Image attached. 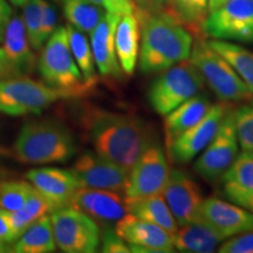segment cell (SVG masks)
Segmentation results:
<instances>
[{"label":"cell","mask_w":253,"mask_h":253,"mask_svg":"<svg viewBox=\"0 0 253 253\" xmlns=\"http://www.w3.org/2000/svg\"><path fill=\"white\" fill-rule=\"evenodd\" d=\"M33 185L25 181H7L0 183V209L14 212L24 207L32 192Z\"/></svg>","instance_id":"32"},{"label":"cell","mask_w":253,"mask_h":253,"mask_svg":"<svg viewBox=\"0 0 253 253\" xmlns=\"http://www.w3.org/2000/svg\"><path fill=\"white\" fill-rule=\"evenodd\" d=\"M229 109V104L223 101L212 104L201 121L176 137L167 148L170 160L178 164L189 163L194 160L214 137Z\"/></svg>","instance_id":"12"},{"label":"cell","mask_w":253,"mask_h":253,"mask_svg":"<svg viewBox=\"0 0 253 253\" xmlns=\"http://www.w3.org/2000/svg\"><path fill=\"white\" fill-rule=\"evenodd\" d=\"M204 79L191 61L171 66L151 82L148 101L158 115L166 116L204 88Z\"/></svg>","instance_id":"6"},{"label":"cell","mask_w":253,"mask_h":253,"mask_svg":"<svg viewBox=\"0 0 253 253\" xmlns=\"http://www.w3.org/2000/svg\"><path fill=\"white\" fill-rule=\"evenodd\" d=\"M48 1H50V2H59V1H61V0H48Z\"/></svg>","instance_id":"48"},{"label":"cell","mask_w":253,"mask_h":253,"mask_svg":"<svg viewBox=\"0 0 253 253\" xmlns=\"http://www.w3.org/2000/svg\"><path fill=\"white\" fill-rule=\"evenodd\" d=\"M114 7V13L118 15L135 14L137 9L136 0H112Z\"/></svg>","instance_id":"40"},{"label":"cell","mask_w":253,"mask_h":253,"mask_svg":"<svg viewBox=\"0 0 253 253\" xmlns=\"http://www.w3.org/2000/svg\"><path fill=\"white\" fill-rule=\"evenodd\" d=\"M135 14L140 23L138 66L142 73H161L190 58L194 45L191 33L167 9L137 7Z\"/></svg>","instance_id":"2"},{"label":"cell","mask_w":253,"mask_h":253,"mask_svg":"<svg viewBox=\"0 0 253 253\" xmlns=\"http://www.w3.org/2000/svg\"><path fill=\"white\" fill-rule=\"evenodd\" d=\"M166 8L176 20L198 36L209 14V0H168Z\"/></svg>","instance_id":"30"},{"label":"cell","mask_w":253,"mask_h":253,"mask_svg":"<svg viewBox=\"0 0 253 253\" xmlns=\"http://www.w3.org/2000/svg\"><path fill=\"white\" fill-rule=\"evenodd\" d=\"M143 1L145 5L141 6V7H160V6L167 4L168 0H143Z\"/></svg>","instance_id":"43"},{"label":"cell","mask_w":253,"mask_h":253,"mask_svg":"<svg viewBox=\"0 0 253 253\" xmlns=\"http://www.w3.org/2000/svg\"><path fill=\"white\" fill-rule=\"evenodd\" d=\"M69 207L82 211L103 227H112L128 213L122 194L84 186L73 196Z\"/></svg>","instance_id":"16"},{"label":"cell","mask_w":253,"mask_h":253,"mask_svg":"<svg viewBox=\"0 0 253 253\" xmlns=\"http://www.w3.org/2000/svg\"><path fill=\"white\" fill-rule=\"evenodd\" d=\"M170 169L161 145L153 143L136 160L129 170L126 197H144L162 194Z\"/></svg>","instance_id":"11"},{"label":"cell","mask_w":253,"mask_h":253,"mask_svg":"<svg viewBox=\"0 0 253 253\" xmlns=\"http://www.w3.org/2000/svg\"><path fill=\"white\" fill-rule=\"evenodd\" d=\"M211 106L212 104L207 95L198 93L166 115L164 134L167 148L176 137L201 121L210 110Z\"/></svg>","instance_id":"22"},{"label":"cell","mask_w":253,"mask_h":253,"mask_svg":"<svg viewBox=\"0 0 253 253\" xmlns=\"http://www.w3.org/2000/svg\"><path fill=\"white\" fill-rule=\"evenodd\" d=\"M17 240L13 224H12L11 212L0 209V243L5 245L13 244Z\"/></svg>","instance_id":"38"},{"label":"cell","mask_w":253,"mask_h":253,"mask_svg":"<svg viewBox=\"0 0 253 253\" xmlns=\"http://www.w3.org/2000/svg\"><path fill=\"white\" fill-rule=\"evenodd\" d=\"M2 49L6 58L17 72L19 77H28L36 69L38 61L28 40L25 25L20 14H12L6 27Z\"/></svg>","instance_id":"20"},{"label":"cell","mask_w":253,"mask_h":253,"mask_svg":"<svg viewBox=\"0 0 253 253\" xmlns=\"http://www.w3.org/2000/svg\"><path fill=\"white\" fill-rule=\"evenodd\" d=\"M7 1L11 2V5H13L14 7H23L30 0H7Z\"/></svg>","instance_id":"45"},{"label":"cell","mask_w":253,"mask_h":253,"mask_svg":"<svg viewBox=\"0 0 253 253\" xmlns=\"http://www.w3.org/2000/svg\"><path fill=\"white\" fill-rule=\"evenodd\" d=\"M14 154L21 163L26 164L65 163L77 154V142L61 122L32 120L19 131Z\"/></svg>","instance_id":"3"},{"label":"cell","mask_w":253,"mask_h":253,"mask_svg":"<svg viewBox=\"0 0 253 253\" xmlns=\"http://www.w3.org/2000/svg\"><path fill=\"white\" fill-rule=\"evenodd\" d=\"M66 28H67L73 58L81 71L87 86L94 90L99 82V74H97L96 65H95L93 52H91L90 41L87 39L86 33L73 27L72 25L68 24Z\"/></svg>","instance_id":"27"},{"label":"cell","mask_w":253,"mask_h":253,"mask_svg":"<svg viewBox=\"0 0 253 253\" xmlns=\"http://www.w3.org/2000/svg\"><path fill=\"white\" fill-rule=\"evenodd\" d=\"M54 210L55 208L42 195H40L34 189V191L32 192L30 198L24 204V207L19 209L18 211L11 212L12 224H13V229L15 236H17V239L32 224L36 223L37 220H39L43 216L52 213Z\"/></svg>","instance_id":"31"},{"label":"cell","mask_w":253,"mask_h":253,"mask_svg":"<svg viewBox=\"0 0 253 253\" xmlns=\"http://www.w3.org/2000/svg\"><path fill=\"white\" fill-rule=\"evenodd\" d=\"M223 237L201 218L181 226L172 235L173 249L183 253H211L217 250Z\"/></svg>","instance_id":"23"},{"label":"cell","mask_w":253,"mask_h":253,"mask_svg":"<svg viewBox=\"0 0 253 253\" xmlns=\"http://www.w3.org/2000/svg\"><path fill=\"white\" fill-rule=\"evenodd\" d=\"M101 252L104 253H129V248L115 230L112 227H103L101 231Z\"/></svg>","instance_id":"37"},{"label":"cell","mask_w":253,"mask_h":253,"mask_svg":"<svg viewBox=\"0 0 253 253\" xmlns=\"http://www.w3.org/2000/svg\"><path fill=\"white\" fill-rule=\"evenodd\" d=\"M71 171L84 188L109 190L125 194L129 170L100 156L95 151H86L78 157Z\"/></svg>","instance_id":"13"},{"label":"cell","mask_w":253,"mask_h":253,"mask_svg":"<svg viewBox=\"0 0 253 253\" xmlns=\"http://www.w3.org/2000/svg\"><path fill=\"white\" fill-rule=\"evenodd\" d=\"M227 0H209V12L214 11L218 7H220L221 5L225 4Z\"/></svg>","instance_id":"44"},{"label":"cell","mask_w":253,"mask_h":253,"mask_svg":"<svg viewBox=\"0 0 253 253\" xmlns=\"http://www.w3.org/2000/svg\"><path fill=\"white\" fill-rule=\"evenodd\" d=\"M233 122L239 147L253 151V106H242L233 110Z\"/></svg>","instance_id":"34"},{"label":"cell","mask_w":253,"mask_h":253,"mask_svg":"<svg viewBox=\"0 0 253 253\" xmlns=\"http://www.w3.org/2000/svg\"><path fill=\"white\" fill-rule=\"evenodd\" d=\"M249 211H250V212H252V213H253V204L251 205V207H250V209H249Z\"/></svg>","instance_id":"47"},{"label":"cell","mask_w":253,"mask_h":253,"mask_svg":"<svg viewBox=\"0 0 253 253\" xmlns=\"http://www.w3.org/2000/svg\"><path fill=\"white\" fill-rule=\"evenodd\" d=\"M62 99L72 97L65 91L28 77L0 80V113L6 115H37Z\"/></svg>","instance_id":"7"},{"label":"cell","mask_w":253,"mask_h":253,"mask_svg":"<svg viewBox=\"0 0 253 253\" xmlns=\"http://www.w3.org/2000/svg\"><path fill=\"white\" fill-rule=\"evenodd\" d=\"M115 232L135 253H170L175 251L172 235L163 227L126 213L114 225Z\"/></svg>","instance_id":"15"},{"label":"cell","mask_w":253,"mask_h":253,"mask_svg":"<svg viewBox=\"0 0 253 253\" xmlns=\"http://www.w3.org/2000/svg\"><path fill=\"white\" fill-rule=\"evenodd\" d=\"M56 248L66 253H94L100 248L99 224L73 207L56 209L50 213Z\"/></svg>","instance_id":"8"},{"label":"cell","mask_w":253,"mask_h":253,"mask_svg":"<svg viewBox=\"0 0 253 253\" xmlns=\"http://www.w3.org/2000/svg\"><path fill=\"white\" fill-rule=\"evenodd\" d=\"M42 2L43 0H30L25 4L21 12L25 30L32 48L34 50H40L43 43L41 42L40 30H41V19H42Z\"/></svg>","instance_id":"33"},{"label":"cell","mask_w":253,"mask_h":253,"mask_svg":"<svg viewBox=\"0 0 253 253\" xmlns=\"http://www.w3.org/2000/svg\"><path fill=\"white\" fill-rule=\"evenodd\" d=\"M41 49L37 67L45 84L65 91L73 99L93 91L73 58L66 26L56 28Z\"/></svg>","instance_id":"4"},{"label":"cell","mask_w":253,"mask_h":253,"mask_svg":"<svg viewBox=\"0 0 253 253\" xmlns=\"http://www.w3.org/2000/svg\"><path fill=\"white\" fill-rule=\"evenodd\" d=\"M126 207L128 213L156 224L171 235L178 230V224L161 194L135 198L126 197Z\"/></svg>","instance_id":"25"},{"label":"cell","mask_w":253,"mask_h":253,"mask_svg":"<svg viewBox=\"0 0 253 253\" xmlns=\"http://www.w3.org/2000/svg\"><path fill=\"white\" fill-rule=\"evenodd\" d=\"M251 104H252V106H253V97H252V99H251Z\"/></svg>","instance_id":"49"},{"label":"cell","mask_w":253,"mask_h":253,"mask_svg":"<svg viewBox=\"0 0 253 253\" xmlns=\"http://www.w3.org/2000/svg\"><path fill=\"white\" fill-rule=\"evenodd\" d=\"M19 77L14 68L6 58V54L4 49L0 48V80L1 79H8V78H15Z\"/></svg>","instance_id":"41"},{"label":"cell","mask_w":253,"mask_h":253,"mask_svg":"<svg viewBox=\"0 0 253 253\" xmlns=\"http://www.w3.org/2000/svg\"><path fill=\"white\" fill-rule=\"evenodd\" d=\"M27 181L56 209L69 207L71 201L79 188L77 177L71 170L60 168H39L26 173Z\"/></svg>","instance_id":"19"},{"label":"cell","mask_w":253,"mask_h":253,"mask_svg":"<svg viewBox=\"0 0 253 253\" xmlns=\"http://www.w3.org/2000/svg\"><path fill=\"white\" fill-rule=\"evenodd\" d=\"M7 249H9L7 245H5V244H1V243H0V253H4V252H8L9 250H7Z\"/></svg>","instance_id":"46"},{"label":"cell","mask_w":253,"mask_h":253,"mask_svg":"<svg viewBox=\"0 0 253 253\" xmlns=\"http://www.w3.org/2000/svg\"><path fill=\"white\" fill-rule=\"evenodd\" d=\"M121 15L107 12L90 33V47L97 73L109 81H121L123 73L115 49V31Z\"/></svg>","instance_id":"17"},{"label":"cell","mask_w":253,"mask_h":253,"mask_svg":"<svg viewBox=\"0 0 253 253\" xmlns=\"http://www.w3.org/2000/svg\"><path fill=\"white\" fill-rule=\"evenodd\" d=\"M220 253H253V230L230 237L219 245Z\"/></svg>","instance_id":"35"},{"label":"cell","mask_w":253,"mask_h":253,"mask_svg":"<svg viewBox=\"0 0 253 253\" xmlns=\"http://www.w3.org/2000/svg\"><path fill=\"white\" fill-rule=\"evenodd\" d=\"M56 250L50 217L43 216L19 236L9 251L15 253H52Z\"/></svg>","instance_id":"26"},{"label":"cell","mask_w":253,"mask_h":253,"mask_svg":"<svg viewBox=\"0 0 253 253\" xmlns=\"http://www.w3.org/2000/svg\"><path fill=\"white\" fill-rule=\"evenodd\" d=\"M190 61L198 69L210 89L223 102H240L253 97L252 91L230 63L214 52L203 38L197 36L192 45Z\"/></svg>","instance_id":"5"},{"label":"cell","mask_w":253,"mask_h":253,"mask_svg":"<svg viewBox=\"0 0 253 253\" xmlns=\"http://www.w3.org/2000/svg\"><path fill=\"white\" fill-rule=\"evenodd\" d=\"M63 14L69 25L90 34L107 13L101 6L89 0H61Z\"/></svg>","instance_id":"29"},{"label":"cell","mask_w":253,"mask_h":253,"mask_svg":"<svg viewBox=\"0 0 253 253\" xmlns=\"http://www.w3.org/2000/svg\"><path fill=\"white\" fill-rule=\"evenodd\" d=\"M199 218L213 227L224 239L253 230L252 212L217 197L204 199Z\"/></svg>","instance_id":"18"},{"label":"cell","mask_w":253,"mask_h":253,"mask_svg":"<svg viewBox=\"0 0 253 253\" xmlns=\"http://www.w3.org/2000/svg\"><path fill=\"white\" fill-rule=\"evenodd\" d=\"M89 1L101 6V7H102L106 12H108V13L115 14L114 13V7L112 4V0H89Z\"/></svg>","instance_id":"42"},{"label":"cell","mask_w":253,"mask_h":253,"mask_svg":"<svg viewBox=\"0 0 253 253\" xmlns=\"http://www.w3.org/2000/svg\"><path fill=\"white\" fill-rule=\"evenodd\" d=\"M58 28V9L53 2L48 0H43L42 2V19H41L40 38L41 42L45 45L48 38L52 36L53 32Z\"/></svg>","instance_id":"36"},{"label":"cell","mask_w":253,"mask_h":253,"mask_svg":"<svg viewBox=\"0 0 253 253\" xmlns=\"http://www.w3.org/2000/svg\"><path fill=\"white\" fill-rule=\"evenodd\" d=\"M239 143L237 138L233 109H229L219 128L207 148L195 163V170L205 181L219 179L238 156Z\"/></svg>","instance_id":"10"},{"label":"cell","mask_w":253,"mask_h":253,"mask_svg":"<svg viewBox=\"0 0 253 253\" xmlns=\"http://www.w3.org/2000/svg\"><path fill=\"white\" fill-rule=\"evenodd\" d=\"M220 178L224 195L249 210L253 204V151L242 150Z\"/></svg>","instance_id":"21"},{"label":"cell","mask_w":253,"mask_h":253,"mask_svg":"<svg viewBox=\"0 0 253 253\" xmlns=\"http://www.w3.org/2000/svg\"><path fill=\"white\" fill-rule=\"evenodd\" d=\"M140 23L136 14L120 18L115 31V49L120 66L128 77L134 74L140 54Z\"/></svg>","instance_id":"24"},{"label":"cell","mask_w":253,"mask_h":253,"mask_svg":"<svg viewBox=\"0 0 253 253\" xmlns=\"http://www.w3.org/2000/svg\"><path fill=\"white\" fill-rule=\"evenodd\" d=\"M80 120L95 153L128 170L154 143L151 126L140 116L89 107Z\"/></svg>","instance_id":"1"},{"label":"cell","mask_w":253,"mask_h":253,"mask_svg":"<svg viewBox=\"0 0 253 253\" xmlns=\"http://www.w3.org/2000/svg\"><path fill=\"white\" fill-rule=\"evenodd\" d=\"M162 196L179 226L199 219L204 197L197 182L179 169L170 170Z\"/></svg>","instance_id":"14"},{"label":"cell","mask_w":253,"mask_h":253,"mask_svg":"<svg viewBox=\"0 0 253 253\" xmlns=\"http://www.w3.org/2000/svg\"><path fill=\"white\" fill-rule=\"evenodd\" d=\"M209 46L223 56L253 93V53L225 40H207Z\"/></svg>","instance_id":"28"},{"label":"cell","mask_w":253,"mask_h":253,"mask_svg":"<svg viewBox=\"0 0 253 253\" xmlns=\"http://www.w3.org/2000/svg\"><path fill=\"white\" fill-rule=\"evenodd\" d=\"M12 14H13V9L7 0H0V42H2V39H4L6 27Z\"/></svg>","instance_id":"39"},{"label":"cell","mask_w":253,"mask_h":253,"mask_svg":"<svg viewBox=\"0 0 253 253\" xmlns=\"http://www.w3.org/2000/svg\"><path fill=\"white\" fill-rule=\"evenodd\" d=\"M201 32L211 39L253 42V0H227L209 12Z\"/></svg>","instance_id":"9"}]
</instances>
